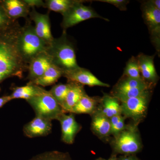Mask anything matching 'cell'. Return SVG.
Returning a JSON list of instances; mask_svg holds the SVG:
<instances>
[{"instance_id": "6da1fadb", "label": "cell", "mask_w": 160, "mask_h": 160, "mask_svg": "<svg viewBox=\"0 0 160 160\" xmlns=\"http://www.w3.org/2000/svg\"><path fill=\"white\" fill-rule=\"evenodd\" d=\"M21 27L16 22L9 28L0 30V84L9 78L22 77L27 69L18 49Z\"/></svg>"}, {"instance_id": "7a4b0ae2", "label": "cell", "mask_w": 160, "mask_h": 160, "mask_svg": "<svg viewBox=\"0 0 160 160\" xmlns=\"http://www.w3.org/2000/svg\"><path fill=\"white\" fill-rule=\"evenodd\" d=\"M46 52L51 62L61 69L63 72L72 70L79 67L77 61L73 45L68 40L66 31L58 38H54L47 46Z\"/></svg>"}, {"instance_id": "3957f363", "label": "cell", "mask_w": 160, "mask_h": 160, "mask_svg": "<svg viewBox=\"0 0 160 160\" xmlns=\"http://www.w3.org/2000/svg\"><path fill=\"white\" fill-rule=\"evenodd\" d=\"M27 23L20 28L17 41L18 50L26 63H29L32 58L46 51L48 46L37 35L34 26Z\"/></svg>"}, {"instance_id": "277c9868", "label": "cell", "mask_w": 160, "mask_h": 160, "mask_svg": "<svg viewBox=\"0 0 160 160\" xmlns=\"http://www.w3.org/2000/svg\"><path fill=\"white\" fill-rule=\"evenodd\" d=\"M27 102L34 110L36 115L51 121L58 120L62 114L66 113L49 91L46 89L38 95L27 100Z\"/></svg>"}, {"instance_id": "5b68a950", "label": "cell", "mask_w": 160, "mask_h": 160, "mask_svg": "<svg viewBox=\"0 0 160 160\" xmlns=\"http://www.w3.org/2000/svg\"><path fill=\"white\" fill-rule=\"evenodd\" d=\"M62 16V27L64 31L89 19L99 18L109 21L107 19L98 14L91 7L83 5L82 1H77Z\"/></svg>"}, {"instance_id": "8992f818", "label": "cell", "mask_w": 160, "mask_h": 160, "mask_svg": "<svg viewBox=\"0 0 160 160\" xmlns=\"http://www.w3.org/2000/svg\"><path fill=\"white\" fill-rule=\"evenodd\" d=\"M115 141V151L129 155L137 153L142 148L140 139L134 128L123 130L118 134Z\"/></svg>"}, {"instance_id": "52a82bcc", "label": "cell", "mask_w": 160, "mask_h": 160, "mask_svg": "<svg viewBox=\"0 0 160 160\" xmlns=\"http://www.w3.org/2000/svg\"><path fill=\"white\" fill-rule=\"evenodd\" d=\"M149 96V90L138 96L122 102L121 113L126 118L138 121L142 118L147 109Z\"/></svg>"}, {"instance_id": "ba28073f", "label": "cell", "mask_w": 160, "mask_h": 160, "mask_svg": "<svg viewBox=\"0 0 160 160\" xmlns=\"http://www.w3.org/2000/svg\"><path fill=\"white\" fill-rule=\"evenodd\" d=\"M143 17L151 35L152 39L157 46L159 45L160 10L156 8L150 1L143 3L142 6Z\"/></svg>"}, {"instance_id": "9c48e42d", "label": "cell", "mask_w": 160, "mask_h": 160, "mask_svg": "<svg viewBox=\"0 0 160 160\" xmlns=\"http://www.w3.org/2000/svg\"><path fill=\"white\" fill-rule=\"evenodd\" d=\"M30 18L34 22L35 31L37 35L49 46L54 38L52 34L49 15L42 14L36 11L34 7L29 12Z\"/></svg>"}, {"instance_id": "30bf717a", "label": "cell", "mask_w": 160, "mask_h": 160, "mask_svg": "<svg viewBox=\"0 0 160 160\" xmlns=\"http://www.w3.org/2000/svg\"><path fill=\"white\" fill-rule=\"evenodd\" d=\"M63 76L67 78L69 82H75L82 85L109 87V85L100 81L89 70L80 67L64 72Z\"/></svg>"}, {"instance_id": "8fae6325", "label": "cell", "mask_w": 160, "mask_h": 160, "mask_svg": "<svg viewBox=\"0 0 160 160\" xmlns=\"http://www.w3.org/2000/svg\"><path fill=\"white\" fill-rule=\"evenodd\" d=\"M52 121L39 116L36 115L31 121L23 127V132L26 137L34 138L45 136L51 132Z\"/></svg>"}, {"instance_id": "7c38bea8", "label": "cell", "mask_w": 160, "mask_h": 160, "mask_svg": "<svg viewBox=\"0 0 160 160\" xmlns=\"http://www.w3.org/2000/svg\"><path fill=\"white\" fill-rule=\"evenodd\" d=\"M58 120L61 124L62 141L66 144H72L80 129L74 115L72 113L69 115L63 113Z\"/></svg>"}, {"instance_id": "4fadbf2b", "label": "cell", "mask_w": 160, "mask_h": 160, "mask_svg": "<svg viewBox=\"0 0 160 160\" xmlns=\"http://www.w3.org/2000/svg\"><path fill=\"white\" fill-rule=\"evenodd\" d=\"M1 3L6 14L12 21L27 17L30 12V7L23 0H2Z\"/></svg>"}, {"instance_id": "5bb4252c", "label": "cell", "mask_w": 160, "mask_h": 160, "mask_svg": "<svg viewBox=\"0 0 160 160\" xmlns=\"http://www.w3.org/2000/svg\"><path fill=\"white\" fill-rule=\"evenodd\" d=\"M154 56L142 54L139 55L137 57L141 77L149 84L155 82L158 78L154 66Z\"/></svg>"}, {"instance_id": "9a60e30c", "label": "cell", "mask_w": 160, "mask_h": 160, "mask_svg": "<svg viewBox=\"0 0 160 160\" xmlns=\"http://www.w3.org/2000/svg\"><path fill=\"white\" fill-rule=\"evenodd\" d=\"M51 63V59L46 51L32 58L29 62V66L28 78L29 82L36 79L42 75Z\"/></svg>"}, {"instance_id": "2e32d148", "label": "cell", "mask_w": 160, "mask_h": 160, "mask_svg": "<svg viewBox=\"0 0 160 160\" xmlns=\"http://www.w3.org/2000/svg\"><path fill=\"white\" fill-rule=\"evenodd\" d=\"M69 82L71 83L70 89L62 105V107L65 112H71L80 99L86 94L83 85L75 82Z\"/></svg>"}, {"instance_id": "e0dca14e", "label": "cell", "mask_w": 160, "mask_h": 160, "mask_svg": "<svg viewBox=\"0 0 160 160\" xmlns=\"http://www.w3.org/2000/svg\"><path fill=\"white\" fill-rule=\"evenodd\" d=\"M63 73L61 69L51 63L42 75L29 83L43 87L50 86L63 76Z\"/></svg>"}, {"instance_id": "ac0fdd59", "label": "cell", "mask_w": 160, "mask_h": 160, "mask_svg": "<svg viewBox=\"0 0 160 160\" xmlns=\"http://www.w3.org/2000/svg\"><path fill=\"white\" fill-rule=\"evenodd\" d=\"M44 89L41 86L28 83L26 86L14 88L10 96L12 100L23 99L27 101L40 94Z\"/></svg>"}, {"instance_id": "d6986e66", "label": "cell", "mask_w": 160, "mask_h": 160, "mask_svg": "<svg viewBox=\"0 0 160 160\" xmlns=\"http://www.w3.org/2000/svg\"><path fill=\"white\" fill-rule=\"evenodd\" d=\"M92 126L95 132L101 136H106L111 133V124L109 119L100 112L94 116Z\"/></svg>"}, {"instance_id": "ffe728a7", "label": "cell", "mask_w": 160, "mask_h": 160, "mask_svg": "<svg viewBox=\"0 0 160 160\" xmlns=\"http://www.w3.org/2000/svg\"><path fill=\"white\" fill-rule=\"evenodd\" d=\"M100 113L109 119L121 114V105L118 101L113 97L105 96L103 98L102 108Z\"/></svg>"}, {"instance_id": "44dd1931", "label": "cell", "mask_w": 160, "mask_h": 160, "mask_svg": "<svg viewBox=\"0 0 160 160\" xmlns=\"http://www.w3.org/2000/svg\"><path fill=\"white\" fill-rule=\"evenodd\" d=\"M142 87H150V84L146 82L142 78L134 79L126 77L117 84L112 93Z\"/></svg>"}, {"instance_id": "7402d4cb", "label": "cell", "mask_w": 160, "mask_h": 160, "mask_svg": "<svg viewBox=\"0 0 160 160\" xmlns=\"http://www.w3.org/2000/svg\"><path fill=\"white\" fill-rule=\"evenodd\" d=\"M96 101L94 98L85 94L74 106L71 113L77 114H89L94 111Z\"/></svg>"}, {"instance_id": "603a6c76", "label": "cell", "mask_w": 160, "mask_h": 160, "mask_svg": "<svg viewBox=\"0 0 160 160\" xmlns=\"http://www.w3.org/2000/svg\"><path fill=\"white\" fill-rule=\"evenodd\" d=\"M77 1L72 0H48L45 2V7L51 11L62 15L73 6Z\"/></svg>"}, {"instance_id": "cb8c5ba5", "label": "cell", "mask_w": 160, "mask_h": 160, "mask_svg": "<svg viewBox=\"0 0 160 160\" xmlns=\"http://www.w3.org/2000/svg\"><path fill=\"white\" fill-rule=\"evenodd\" d=\"M71 83L59 84L55 85L49 91L52 95L62 106L70 89Z\"/></svg>"}, {"instance_id": "d4e9b609", "label": "cell", "mask_w": 160, "mask_h": 160, "mask_svg": "<svg viewBox=\"0 0 160 160\" xmlns=\"http://www.w3.org/2000/svg\"><path fill=\"white\" fill-rule=\"evenodd\" d=\"M124 74L126 77L134 79L142 78L137 58L132 57L127 62Z\"/></svg>"}, {"instance_id": "484cf974", "label": "cell", "mask_w": 160, "mask_h": 160, "mask_svg": "<svg viewBox=\"0 0 160 160\" xmlns=\"http://www.w3.org/2000/svg\"><path fill=\"white\" fill-rule=\"evenodd\" d=\"M30 160H72L69 155L58 151L49 152L35 157Z\"/></svg>"}, {"instance_id": "4316f807", "label": "cell", "mask_w": 160, "mask_h": 160, "mask_svg": "<svg viewBox=\"0 0 160 160\" xmlns=\"http://www.w3.org/2000/svg\"><path fill=\"white\" fill-rule=\"evenodd\" d=\"M15 22V21L10 19L6 14L5 9L1 5L0 1V30L9 28Z\"/></svg>"}, {"instance_id": "83f0119b", "label": "cell", "mask_w": 160, "mask_h": 160, "mask_svg": "<svg viewBox=\"0 0 160 160\" xmlns=\"http://www.w3.org/2000/svg\"><path fill=\"white\" fill-rule=\"evenodd\" d=\"M96 1L109 3L115 6L120 10H122V11L127 9L126 6L129 2V1H125V0H98Z\"/></svg>"}, {"instance_id": "f1b7e54d", "label": "cell", "mask_w": 160, "mask_h": 160, "mask_svg": "<svg viewBox=\"0 0 160 160\" xmlns=\"http://www.w3.org/2000/svg\"><path fill=\"white\" fill-rule=\"evenodd\" d=\"M125 129V120L124 118H122L118 122L111 126V133L117 136Z\"/></svg>"}, {"instance_id": "f546056e", "label": "cell", "mask_w": 160, "mask_h": 160, "mask_svg": "<svg viewBox=\"0 0 160 160\" xmlns=\"http://www.w3.org/2000/svg\"><path fill=\"white\" fill-rule=\"evenodd\" d=\"M24 2L29 6L30 8H33L34 6L45 7V3L42 1L40 0H23Z\"/></svg>"}, {"instance_id": "4dcf8cb0", "label": "cell", "mask_w": 160, "mask_h": 160, "mask_svg": "<svg viewBox=\"0 0 160 160\" xmlns=\"http://www.w3.org/2000/svg\"><path fill=\"white\" fill-rule=\"evenodd\" d=\"M11 100H12L10 95L4 96L0 97V108H2L5 104Z\"/></svg>"}, {"instance_id": "1f68e13d", "label": "cell", "mask_w": 160, "mask_h": 160, "mask_svg": "<svg viewBox=\"0 0 160 160\" xmlns=\"http://www.w3.org/2000/svg\"><path fill=\"white\" fill-rule=\"evenodd\" d=\"M117 160H139L133 156L127 155L117 158Z\"/></svg>"}, {"instance_id": "d6a6232c", "label": "cell", "mask_w": 160, "mask_h": 160, "mask_svg": "<svg viewBox=\"0 0 160 160\" xmlns=\"http://www.w3.org/2000/svg\"><path fill=\"white\" fill-rule=\"evenodd\" d=\"M150 1V2L156 8L160 10V0H152Z\"/></svg>"}, {"instance_id": "836d02e7", "label": "cell", "mask_w": 160, "mask_h": 160, "mask_svg": "<svg viewBox=\"0 0 160 160\" xmlns=\"http://www.w3.org/2000/svg\"><path fill=\"white\" fill-rule=\"evenodd\" d=\"M95 160H117V158L115 157H112L109 159H105L101 158L97 159Z\"/></svg>"}]
</instances>
